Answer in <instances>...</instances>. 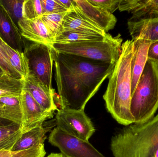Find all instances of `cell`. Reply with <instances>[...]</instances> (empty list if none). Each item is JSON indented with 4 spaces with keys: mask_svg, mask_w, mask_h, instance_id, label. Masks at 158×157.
<instances>
[{
    "mask_svg": "<svg viewBox=\"0 0 158 157\" xmlns=\"http://www.w3.org/2000/svg\"><path fill=\"white\" fill-rule=\"evenodd\" d=\"M52 49L60 108L84 110L88 101L112 73L116 64Z\"/></svg>",
    "mask_w": 158,
    "mask_h": 157,
    "instance_id": "1",
    "label": "cell"
},
{
    "mask_svg": "<svg viewBox=\"0 0 158 157\" xmlns=\"http://www.w3.org/2000/svg\"><path fill=\"white\" fill-rule=\"evenodd\" d=\"M132 46V40L123 43L120 55L108 77L103 96L107 111L118 123L124 126L134 123L131 112Z\"/></svg>",
    "mask_w": 158,
    "mask_h": 157,
    "instance_id": "2",
    "label": "cell"
},
{
    "mask_svg": "<svg viewBox=\"0 0 158 157\" xmlns=\"http://www.w3.org/2000/svg\"><path fill=\"white\" fill-rule=\"evenodd\" d=\"M158 147V113L147 121L125 126L112 136L114 157H150Z\"/></svg>",
    "mask_w": 158,
    "mask_h": 157,
    "instance_id": "3",
    "label": "cell"
},
{
    "mask_svg": "<svg viewBox=\"0 0 158 157\" xmlns=\"http://www.w3.org/2000/svg\"><path fill=\"white\" fill-rule=\"evenodd\" d=\"M158 109V65L148 60L132 94L131 112L134 123L147 121Z\"/></svg>",
    "mask_w": 158,
    "mask_h": 157,
    "instance_id": "4",
    "label": "cell"
},
{
    "mask_svg": "<svg viewBox=\"0 0 158 157\" xmlns=\"http://www.w3.org/2000/svg\"><path fill=\"white\" fill-rule=\"evenodd\" d=\"M123 41L120 34L113 37L108 33L104 38L98 40L70 43L54 42L52 49L59 53L116 64L121 53Z\"/></svg>",
    "mask_w": 158,
    "mask_h": 157,
    "instance_id": "5",
    "label": "cell"
},
{
    "mask_svg": "<svg viewBox=\"0 0 158 157\" xmlns=\"http://www.w3.org/2000/svg\"><path fill=\"white\" fill-rule=\"evenodd\" d=\"M28 62L30 73L33 74L48 89L52 87L53 56L52 49L40 43L25 45L24 51Z\"/></svg>",
    "mask_w": 158,
    "mask_h": 157,
    "instance_id": "6",
    "label": "cell"
},
{
    "mask_svg": "<svg viewBox=\"0 0 158 157\" xmlns=\"http://www.w3.org/2000/svg\"><path fill=\"white\" fill-rule=\"evenodd\" d=\"M56 127L70 135L85 141L95 131L94 126L84 110L60 108L55 117Z\"/></svg>",
    "mask_w": 158,
    "mask_h": 157,
    "instance_id": "7",
    "label": "cell"
},
{
    "mask_svg": "<svg viewBox=\"0 0 158 157\" xmlns=\"http://www.w3.org/2000/svg\"><path fill=\"white\" fill-rule=\"evenodd\" d=\"M48 142L67 157H106L89 141L70 135L57 127L51 131Z\"/></svg>",
    "mask_w": 158,
    "mask_h": 157,
    "instance_id": "8",
    "label": "cell"
},
{
    "mask_svg": "<svg viewBox=\"0 0 158 157\" xmlns=\"http://www.w3.org/2000/svg\"><path fill=\"white\" fill-rule=\"evenodd\" d=\"M21 123L19 129L22 134L43 125L45 121L52 119L54 112L44 110L30 93L23 88L20 95Z\"/></svg>",
    "mask_w": 158,
    "mask_h": 157,
    "instance_id": "9",
    "label": "cell"
},
{
    "mask_svg": "<svg viewBox=\"0 0 158 157\" xmlns=\"http://www.w3.org/2000/svg\"><path fill=\"white\" fill-rule=\"evenodd\" d=\"M73 10L107 32L113 29L117 19L110 12L93 5L88 0H73Z\"/></svg>",
    "mask_w": 158,
    "mask_h": 157,
    "instance_id": "10",
    "label": "cell"
},
{
    "mask_svg": "<svg viewBox=\"0 0 158 157\" xmlns=\"http://www.w3.org/2000/svg\"><path fill=\"white\" fill-rule=\"evenodd\" d=\"M23 88L27 90L46 111L55 112L59 109L56 104L55 90L48 89L33 74L30 73L24 80Z\"/></svg>",
    "mask_w": 158,
    "mask_h": 157,
    "instance_id": "11",
    "label": "cell"
},
{
    "mask_svg": "<svg viewBox=\"0 0 158 157\" xmlns=\"http://www.w3.org/2000/svg\"><path fill=\"white\" fill-rule=\"evenodd\" d=\"M18 26L24 38L32 43L44 44L52 49L55 38L49 32L41 18L23 19L19 22Z\"/></svg>",
    "mask_w": 158,
    "mask_h": 157,
    "instance_id": "12",
    "label": "cell"
},
{
    "mask_svg": "<svg viewBox=\"0 0 158 157\" xmlns=\"http://www.w3.org/2000/svg\"><path fill=\"white\" fill-rule=\"evenodd\" d=\"M0 37L14 49L23 52L25 47L19 28L0 3Z\"/></svg>",
    "mask_w": 158,
    "mask_h": 157,
    "instance_id": "13",
    "label": "cell"
},
{
    "mask_svg": "<svg viewBox=\"0 0 158 157\" xmlns=\"http://www.w3.org/2000/svg\"><path fill=\"white\" fill-rule=\"evenodd\" d=\"M131 61V95L138 84L148 60V49L151 42L143 39L132 40Z\"/></svg>",
    "mask_w": 158,
    "mask_h": 157,
    "instance_id": "14",
    "label": "cell"
},
{
    "mask_svg": "<svg viewBox=\"0 0 158 157\" xmlns=\"http://www.w3.org/2000/svg\"><path fill=\"white\" fill-rule=\"evenodd\" d=\"M127 25L132 39H143L151 42L158 41V18H130Z\"/></svg>",
    "mask_w": 158,
    "mask_h": 157,
    "instance_id": "15",
    "label": "cell"
},
{
    "mask_svg": "<svg viewBox=\"0 0 158 157\" xmlns=\"http://www.w3.org/2000/svg\"><path fill=\"white\" fill-rule=\"evenodd\" d=\"M64 31L85 32L103 36L107 34L102 29L73 10L69 11L66 16L58 33Z\"/></svg>",
    "mask_w": 158,
    "mask_h": 157,
    "instance_id": "16",
    "label": "cell"
},
{
    "mask_svg": "<svg viewBox=\"0 0 158 157\" xmlns=\"http://www.w3.org/2000/svg\"><path fill=\"white\" fill-rule=\"evenodd\" d=\"M53 126L42 125L22 134L13 148V151H22L44 144L47 138L46 134Z\"/></svg>",
    "mask_w": 158,
    "mask_h": 157,
    "instance_id": "17",
    "label": "cell"
},
{
    "mask_svg": "<svg viewBox=\"0 0 158 157\" xmlns=\"http://www.w3.org/2000/svg\"><path fill=\"white\" fill-rule=\"evenodd\" d=\"M0 118L20 125V96L0 97Z\"/></svg>",
    "mask_w": 158,
    "mask_h": 157,
    "instance_id": "18",
    "label": "cell"
},
{
    "mask_svg": "<svg viewBox=\"0 0 158 157\" xmlns=\"http://www.w3.org/2000/svg\"><path fill=\"white\" fill-rule=\"evenodd\" d=\"M1 43L6 58L13 68L19 74L22 80L26 79L30 73L28 62L24 52L14 49L1 38Z\"/></svg>",
    "mask_w": 158,
    "mask_h": 157,
    "instance_id": "19",
    "label": "cell"
},
{
    "mask_svg": "<svg viewBox=\"0 0 158 157\" xmlns=\"http://www.w3.org/2000/svg\"><path fill=\"white\" fill-rule=\"evenodd\" d=\"M20 125L10 123L0 125V150H12L22 135Z\"/></svg>",
    "mask_w": 158,
    "mask_h": 157,
    "instance_id": "20",
    "label": "cell"
},
{
    "mask_svg": "<svg viewBox=\"0 0 158 157\" xmlns=\"http://www.w3.org/2000/svg\"><path fill=\"white\" fill-rule=\"evenodd\" d=\"M106 36H103L98 34H91L85 32L64 31L58 33L56 35L55 39L54 42L70 43L89 41L98 40L104 38Z\"/></svg>",
    "mask_w": 158,
    "mask_h": 157,
    "instance_id": "21",
    "label": "cell"
},
{
    "mask_svg": "<svg viewBox=\"0 0 158 157\" xmlns=\"http://www.w3.org/2000/svg\"><path fill=\"white\" fill-rule=\"evenodd\" d=\"M24 80L17 79L5 73L0 77V97L19 96L23 89Z\"/></svg>",
    "mask_w": 158,
    "mask_h": 157,
    "instance_id": "22",
    "label": "cell"
},
{
    "mask_svg": "<svg viewBox=\"0 0 158 157\" xmlns=\"http://www.w3.org/2000/svg\"><path fill=\"white\" fill-rule=\"evenodd\" d=\"M69 11L70 10H68L44 14L41 18L42 21L55 39L60 31L65 17Z\"/></svg>",
    "mask_w": 158,
    "mask_h": 157,
    "instance_id": "23",
    "label": "cell"
},
{
    "mask_svg": "<svg viewBox=\"0 0 158 157\" xmlns=\"http://www.w3.org/2000/svg\"><path fill=\"white\" fill-rule=\"evenodd\" d=\"M46 154L44 144L22 151L0 150V157H44Z\"/></svg>",
    "mask_w": 158,
    "mask_h": 157,
    "instance_id": "24",
    "label": "cell"
},
{
    "mask_svg": "<svg viewBox=\"0 0 158 157\" xmlns=\"http://www.w3.org/2000/svg\"><path fill=\"white\" fill-rule=\"evenodd\" d=\"M25 0H0V3L5 8L16 25L23 17V4Z\"/></svg>",
    "mask_w": 158,
    "mask_h": 157,
    "instance_id": "25",
    "label": "cell"
},
{
    "mask_svg": "<svg viewBox=\"0 0 158 157\" xmlns=\"http://www.w3.org/2000/svg\"><path fill=\"white\" fill-rule=\"evenodd\" d=\"M23 13L24 19L41 18L43 15L41 0H25Z\"/></svg>",
    "mask_w": 158,
    "mask_h": 157,
    "instance_id": "26",
    "label": "cell"
},
{
    "mask_svg": "<svg viewBox=\"0 0 158 157\" xmlns=\"http://www.w3.org/2000/svg\"><path fill=\"white\" fill-rule=\"evenodd\" d=\"M93 5L106 10L113 14L118 9L120 0H88Z\"/></svg>",
    "mask_w": 158,
    "mask_h": 157,
    "instance_id": "27",
    "label": "cell"
},
{
    "mask_svg": "<svg viewBox=\"0 0 158 157\" xmlns=\"http://www.w3.org/2000/svg\"><path fill=\"white\" fill-rule=\"evenodd\" d=\"M0 66L5 72L8 75L14 78L22 80L19 74L11 66L5 56L3 50L2 48V43H1V37H0Z\"/></svg>",
    "mask_w": 158,
    "mask_h": 157,
    "instance_id": "28",
    "label": "cell"
},
{
    "mask_svg": "<svg viewBox=\"0 0 158 157\" xmlns=\"http://www.w3.org/2000/svg\"><path fill=\"white\" fill-rule=\"evenodd\" d=\"M41 2L43 14L68 11L57 2V0H41Z\"/></svg>",
    "mask_w": 158,
    "mask_h": 157,
    "instance_id": "29",
    "label": "cell"
},
{
    "mask_svg": "<svg viewBox=\"0 0 158 157\" xmlns=\"http://www.w3.org/2000/svg\"><path fill=\"white\" fill-rule=\"evenodd\" d=\"M158 18V6H153L132 15L131 19H138L144 18Z\"/></svg>",
    "mask_w": 158,
    "mask_h": 157,
    "instance_id": "30",
    "label": "cell"
},
{
    "mask_svg": "<svg viewBox=\"0 0 158 157\" xmlns=\"http://www.w3.org/2000/svg\"><path fill=\"white\" fill-rule=\"evenodd\" d=\"M148 59L158 65V41L152 42L149 46Z\"/></svg>",
    "mask_w": 158,
    "mask_h": 157,
    "instance_id": "31",
    "label": "cell"
},
{
    "mask_svg": "<svg viewBox=\"0 0 158 157\" xmlns=\"http://www.w3.org/2000/svg\"><path fill=\"white\" fill-rule=\"evenodd\" d=\"M57 1L66 10H70V11L73 10V0H72V1L71 0H67V1L57 0Z\"/></svg>",
    "mask_w": 158,
    "mask_h": 157,
    "instance_id": "32",
    "label": "cell"
},
{
    "mask_svg": "<svg viewBox=\"0 0 158 157\" xmlns=\"http://www.w3.org/2000/svg\"><path fill=\"white\" fill-rule=\"evenodd\" d=\"M47 157H67L65 155L62 153H51Z\"/></svg>",
    "mask_w": 158,
    "mask_h": 157,
    "instance_id": "33",
    "label": "cell"
},
{
    "mask_svg": "<svg viewBox=\"0 0 158 157\" xmlns=\"http://www.w3.org/2000/svg\"><path fill=\"white\" fill-rule=\"evenodd\" d=\"M10 123L12 122L8 121L6 120H3V119L0 118V125L7 124Z\"/></svg>",
    "mask_w": 158,
    "mask_h": 157,
    "instance_id": "34",
    "label": "cell"
},
{
    "mask_svg": "<svg viewBox=\"0 0 158 157\" xmlns=\"http://www.w3.org/2000/svg\"><path fill=\"white\" fill-rule=\"evenodd\" d=\"M150 157H158V147L153 152Z\"/></svg>",
    "mask_w": 158,
    "mask_h": 157,
    "instance_id": "35",
    "label": "cell"
},
{
    "mask_svg": "<svg viewBox=\"0 0 158 157\" xmlns=\"http://www.w3.org/2000/svg\"><path fill=\"white\" fill-rule=\"evenodd\" d=\"M5 73H6L5 72L3 71V70L2 69V67L0 66V77H1V76H2Z\"/></svg>",
    "mask_w": 158,
    "mask_h": 157,
    "instance_id": "36",
    "label": "cell"
}]
</instances>
